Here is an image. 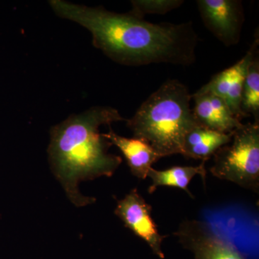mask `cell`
<instances>
[{
	"mask_svg": "<svg viewBox=\"0 0 259 259\" xmlns=\"http://www.w3.org/2000/svg\"><path fill=\"white\" fill-rule=\"evenodd\" d=\"M49 3L56 15L88 30L94 47L118 64L188 66L196 60L199 38L192 22L154 24L131 13H113L102 7L64 0H50Z\"/></svg>",
	"mask_w": 259,
	"mask_h": 259,
	"instance_id": "1",
	"label": "cell"
},
{
	"mask_svg": "<svg viewBox=\"0 0 259 259\" xmlns=\"http://www.w3.org/2000/svg\"><path fill=\"white\" fill-rule=\"evenodd\" d=\"M123 120H127L114 107L95 106L70 115L51 128L49 162L74 205L83 207L95 201L79 192L81 181L112 177L120 166L122 158L109 153L112 145L100 134V127Z\"/></svg>",
	"mask_w": 259,
	"mask_h": 259,
	"instance_id": "2",
	"label": "cell"
},
{
	"mask_svg": "<svg viewBox=\"0 0 259 259\" xmlns=\"http://www.w3.org/2000/svg\"><path fill=\"white\" fill-rule=\"evenodd\" d=\"M189 89L177 79L162 83L127 120L134 138L143 140L161 156L181 154L186 135L198 125Z\"/></svg>",
	"mask_w": 259,
	"mask_h": 259,
	"instance_id": "3",
	"label": "cell"
},
{
	"mask_svg": "<svg viewBox=\"0 0 259 259\" xmlns=\"http://www.w3.org/2000/svg\"><path fill=\"white\" fill-rule=\"evenodd\" d=\"M212 158L213 176L258 193L259 123L243 124Z\"/></svg>",
	"mask_w": 259,
	"mask_h": 259,
	"instance_id": "4",
	"label": "cell"
},
{
	"mask_svg": "<svg viewBox=\"0 0 259 259\" xmlns=\"http://www.w3.org/2000/svg\"><path fill=\"white\" fill-rule=\"evenodd\" d=\"M174 235L194 259H245L234 244L207 222L186 220Z\"/></svg>",
	"mask_w": 259,
	"mask_h": 259,
	"instance_id": "5",
	"label": "cell"
},
{
	"mask_svg": "<svg viewBox=\"0 0 259 259\" xmlns=\"http://www.w3.org/2000/svg\"><path fill=\"white\" fill-rule=\"evenodd\" d=\"M204 26L226 47L240 41L245 21L244 9L239 0H197Z\"/></svg>",
	"mask_w": 259,
	"mask_h": 259,
	"instance_id": "6",
	"label": "cell"
},
{
	"mask_svg": "<svg viewBox=\"0 0 259 259\" xmlns=\"http://www.w3.org/2000/svg\"><path fill=\"white\" fill-rule=\"evenodd\" d=\"M151 213L152 207L139 194L137 189L131 190L124 198L119 200L115 209V214L126 228L144 240L153 253L163 259L165 255L161 245L167 236L158 232Z\"/></svg>",
	"mask_w": 259,
	"mask_h": 259,
	"instance_id": "7",
	"label": "cell"
},
{
	"mask_svg": "<svg viewBox=\"0 0 259 259\" xmlns=\"http://www.w3.org/2000/svg\"><path fill=\"white\" fill-rule=\"evenodd\" d=\"M192 99L194 101L192 112L198 125L223 134H233L243 125L220 97L210 94H194Z\"/></svg>",
	"mask_w": 259,
	"mask_h": 259,
	"instance_id": "8",
	"label": "cell"
},
{
	"mask_svg": "<svg viewBox=\"0 0 259 259\" xmlns=\"http://www.w3.org/2000/svg\"><path fill=\"white\" fill-rule=\"evenodd\" d=\"M112 145L119 148L128 165L131 173L139 180H146L153 163L161 157L150 145L143 140L122 137L110 127L107 134H102Z\"/></svg>",
	"mask_w": 259,
	"mask_h": 259,
	"instance_id": "9",
	"label": "cell"
},
{
	"mask_svg": "<svg viewBox=\"0 0 259 259\" xmlns=\"http://www.w3.org/2000/svg\"><path fill=\"white\" fill-rule=\"evenodd\" d=\"M233 134H223L197 125L186 135L182 155L206 162L219 148L231 141Z\"/></svg>",
	"mask_w": 259,
	"mask_h": 259,
	"instance_id": "10",
	"label": "cell"
},
{
	"mask_svg": "<svg viewBox=\"0 0 259 259\" xmlns=\"http://www.w3.org/2000/svg\"><path fill=\"white\" fill-rule=\"evenodd\" d=\"M206 175L205 162L197 166H174L165 170H156L152 167L147 176L151 180L148 193L153 194L160 187H171L185 191L191 198H194L189 190L191 181L199 175L205 183Z\"/></svg>",
	"mask_w": 259,
	"mask_h": 259,
	"instance_id": "11",
	"label": "cell"
},
{
	"mask_svg": "<svg viewBox=\"0 0 259 259\" xmlns=\"http://www.w3.org/2000/svg\"><path fill=\"white\" fill-rule=\"evenodd\" d=\"M258 33L257 32L256 36L255 37L253 44L250 46L249 50L247 51L246 54L241 60L238 61V70L225 100L232 115L240 121L244 117H246L241 110V95L243 81H244L248 66L256 54H258Z\"/></svg>",
	"mask_w": 259,
	"mask_h": 259,
	"instance_id": "12",
	"label": "cell"
},
{
	"mask_svg": "<svg viewBox=\"0 0 259 259\" xmlns=\"http://www.w3.org/2000/svg\"><path fill=\"white\" fill-rule=\"evenodd\" d=\"M241 110L245 117L252 116L259 123V58L258 54L250 63L244 81L241 95Z\"/></svg>",
	"mask_w": 259,
	"mask_h": 259,
	"instance_id": "13",
	"label": "cell"
},
{
	"mask_svg": "<svg viewBox=\"0 0 259 259\" xmlns=\"http://www.w3.org/2000/svg\"><path fill=\"white\" fill-rule=\"evenodd\" d=\"M131 15L143 18L146 15H165L180 8L182 0H134L131 1Z\"/></svg>",
	"mask_w": 259,
	"mask_h": 259,
	"instance_id": "14",
	"label": "cell"
}]
</instances>
